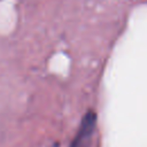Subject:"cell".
Segmentation results:
<instances>
[{
	"label": "cell",
	"instance_id": "1",
	"mask_svg": "<svg viewBox=\"0 0 147 147\" xmlns=\"http://www.w3.org/2000/svg\"><path fill=\"white\" fill-rule=\"evenodd\" d=\"M96 126V114L93 110H88L82 122L79 127L70 144V147H90L92 142V137L94 134Z\"/></svg>",
	"mask_w": 147,
	"mask_h": 147
}]
</instances>
